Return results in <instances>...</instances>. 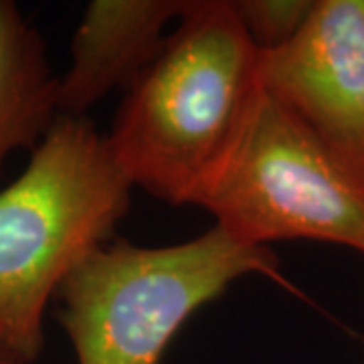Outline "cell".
Returning <instances> with one entry per match:
<instances>
[{
	"instance_id": "1",
	"label": "cell",
	"mask_w": 364,
	"mask_h": 364,
	"mask_svg": "<svg viewBox=\"0 0 364 364\" xmlns=\"http://www.w3.org/2000/svg\"><path fill=\"white\" fill-rule=\"evenodd\" d=\"M257 93L259 51L235 2L188 0L176 31L126 90L107 144L134 186L168 205H196Z\"/></svg>"
},
{
	"instance_id": "2",
	"label": "cell",
	"mask_w": 364,
	"mask_h": 364,
	"mask_svg": "<svg viewBox=\"0 0 364 364\" xmlns=\"http://www.w3.org/2000/svg\"><path fill=\"white\" fill-rule=\"evenodd\" d=\"M134 184L87 116H57L0 191V352L35 364L43 320L67 275L107 245Z\"/></svg>"
},
{
	"instance_id": "3",
	"label": "cell",
	"mask_w": 364,
	"mask_h": 364,
	"mask_svg": "<svg viewBox=\"0 0 364 364\" xmlns=\"http://www.w3.org/2000/svg\"><path fill=\"white\" fill-rule=\"evenodd\" d=\"M269 247L213 227L186 243L93 251L61 284L59 322L77 364H160L182 324L245 275L277 277Z\"/></svg>"
},
{
	"instance_id": "4",
	"label": "cell",
	"mask_w": 364,
	"mask_h": 364,
	"mask_svg": "<svg viewBox=\"0 0 364 364\" xmlns=\"http://www.w3.org/2000/svg\"><path fill=\"white\" fill-rule=\"evenodd\" d=\"M195 207L249 245L310 239L364 255V170L261 85L239 140Z\"/></svg>"
},
{
	"instance_id": "5",
	"label": "cell",
	"mask_w": 364,
	"mask_h": 364,
	"mask_svg": "<svg viewBox=\"0 0 364 364\" xmlns=\"http://www.w3.org/2000/svg\"><path fill=\"white\" fill-rule=\"evenodd\" d=\"M259 85L364 170V0H314L286 45L259 53Z\"/></svg>"
},
{
	"instance_id": "6",
	"label": "cell",
	"mask_w": 364,
	"mask_h": 364,
	"mask_svg": "<svg viewBox=\"0 0 364 364\" xmlns=\"http://www.w3.org/2000/svg\"><path fill=\"white\" fill-rule=\"evenodd\" d=\"M188 0H93L71 39V65L57 87L59 116L87 109L116 87H130L154 61L164 26L181 18Z\"/></svg>"
},
{
	"instance_id": "7",
	"label": "cell",
	"mask_w": 364,
	"mask_h": 364,
	"mask_svg": "<svg viewBox=\"0 0 364 364\" xmlns=\"http://www.w3.org/2000/svg\"><path fill=\"white\" fill-rule=\"evenodd\" d=\"M59 77L47 45L13 0H0V174L16 150H35L57 119Z\"/></svg>"
},
{
	"instance_id": "8",
	"label": "cell",
	"mask_w": 364,
	"mask_h": 364,
	"mask_svg": "<svg viewBox=\"0 0 364 364\" xmlns=\"http://www.w3.org/2000/svg\"><path fill=\"white\" fill-rule=\"evenodd\" d=\"M312 4L314 0H239L235 9L257 51L269 53L298 33Z\"/></svg>"
},
{
	"instance_id": "9",
	"label": "cell",
	"mask_w": 364,
	"mask_h": 364,
	"mask_svg": "<svg viewBox=\"0 0 364 364\" xmlns=\"http://www.w3.org/2000/svg\"><path fill=\"white\" fill-rule=\"evenodd\" d=\"M0 364H18L14 358H11L9 354H4V352H0Z\"/></svg>"
},
{
	"instance_id": "10",
	"label": "cell",
	"mask_w": 364,
	"mask_h": 364,
	"mask_svg": "<svg viewBox=\"0 0 364 364\" xmlns=\"http://www.w3.org/2000/svg\"><path fill=\"white\" fill-rule=\"evenodd\" d=\"M363 364H364V360H363Z\"/></svg>"
}]
</instances>
